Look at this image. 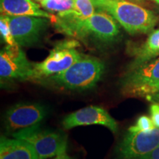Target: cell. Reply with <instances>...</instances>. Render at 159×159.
<instances>
[{"label":"cell","instance_id":"5","mask_svg":"<svg viewBox=\"0 0 159 159\" xmlns=\"http://www.w3.org/2000/svg\"><path fill=\"white\" fill-rule=\"evenodd\" d=\"M12 136L31 144L39 159L52 158L66 152V136L56 131L41 128L39 124L16 131L12 134Z\"/></svg>","mask_w":159,"mask_h":159},{"label":"cell","instance_id":"3","mask_svg":"<svg viewBox=\"0 0 159 159\" xmlns=\"http://www.w3.org/2000/svg\"><path fill=\"white\" fill-rule=\"evenodd\" d=\"M105 71L102 61L94 57L83 55L69 68L47 78L57 86L72 91L94 88Z\"/></svg>","mask_w":159,"mask_h":159},{"label":"cell","instance_id":"25","mask_svg":"<svg viewBox=\"0 0 159 159\" xmlns=\"http://www.w3.org/2000/svg\"><path fill=\"white\" fill-rule=\"evenodd\" d=\"M150 1L154 2H156V3L158 4V5H159V0H150Z\"/></svg>","mask_w":159,"mask_h":159},{"label":"cell","instance_id":"22","mask_svg":"<svg viewBox=\"0 0 159 159\" xmlns=\"http://www.w3.org/2000/svg\"><path fill=\"white\" fill-rule=\"evenodd\" d=\"M52 159H74V158H73L72 157H71L70 156H69V155L66 153V152H63L58 155H57V156H55L54 158Z\"/></svg>","mask_w":159,"mask_h":159},{"label":"cell","instance_id":"16","mask_svg":"<svg viewBox=\"0 0 159 159\" xmlns=\"http://www.w3.org/2000/svg\"><path fill=\"white\" fill-rule=\"evenodd\" d=\"M43 8L57 13L71 11L75 6V0H44L40 2Z\"/></svg>","mask_w":159,"mask_h":159},{"label":"cell","instance_id":"26","mask_svg":"<svg viewBox=\"0 0 159 159\" xmlns=\"http://www.w3.org/2000/svg\"><path fill=\"white\" fill-rule=\"evenodd\" d=\"M36 1H38V2H42V1H44V0H36Z\"/></svg>","mask_w":159,"mask_h":159},{"label":"cell","instance_id":"17","mask_svg":"<svg viewBox=\"0 0 159 159\" xmlns=\"http://www.w3.org/2000/svg\"><path fill=\"white\" fill-rule=\"evenodd\" d=\"M0 33L3 41L7 43V45L14 46L16 45L13 35H12L11 27H10L9 16L7 15H1L0 19Z\"/></svg>","mask_w":159,"mask_h":159},{"label":"cell","instance_id":"7","mask_svg":"<svg viewBox=\"0 0 159 159\" xmlns=\"http://www.w3.org/2000/svg\"><path fill=\"white\" fill-rule=\"evenodd\" d=\"M159 145V128L146 131H128L117 148L122 159H138L150 153Z\"/></svg>","mask_w":159,"mask_h":159},{"label":"cell","instance_id":"1","mask_svg":"<svg viewBox=\"0 0 159 159\" xmlns=\"http://www.w3.org/2000/svg\"><path fill=\"white\" fill-rule=\"evenodd\" d=\"M55 24L61 32L77 39H85L91 35L102 42H111L116 39L119 33L116 20L101 10L85 20L71 16L57 17Z\"/></svg>","mask_w":159,"mask_h":159},{"label":"cell","instance_id":"19","mask_svg":"<svg viewBox=\"0 0 159 159\" xmlns=\"http://www.w3.org/2000/svg\"><path fill=\"white\" fill-rule=\"evenodd\" d=\"M150 114L154 126L159 128V103L152 102L150 106Z\"/></svg>","mask_w":159,"mask_h":159},{"label":"cell","instance_id":"14","mask_svg":"<svg viewBox=\"0 0 159 159\" xmlns=\"http://www.w3.org/2000/svg\"><path fill=\"white\" fill-rule=\"evenodd\" d=\"M134 60L129 66L128 71L137 68L159 55V28L153 30L149 34L146 41L134 49Z\"/></svg>","mask_w":159,"mask_h":159},{"label":"cell","instance_id":"15","mask_svg":"<svg viewBox=\"0 0 159 159\" xmlns=\"http://www.w3.org/2000/svg\"><path fill=\"white\" fill-rule=\"evenodd\" d=\"M71 13L78 19L85 20L95 13V5L92 0H75V6Z\"/></svg>","mask_w":159,"mask_h":159},{"label":"cell","instance_id":"2","mask_svg":"<svg viewBox=\"0 0 159 159\" xmlns=\"http://www.w3.org/2000/svg\"><path fill=\"white\" fill-rule=\"evenodd\" d=\"M99 10L112 16L130 35L145 34L153 30L158 18L153 12L127 0H92Z\"/></svg>","mask_w":159,"mask_h":159},{"label":"cell","instance_id":"23","mask_svg":"<svg viewBox=\"0 0 159 159\" xmlns=\"http://www.w3.org/2000/svg\"><path fill=\"white\" fill-rule=\"evenodd\" d=\"M158 91H159V83L156 85H154V86H152V88L150 89V90H149V92H148V94L147 95V96H148V95H150V94H154V93L158 92Z\"/></svg>","mask_w":159,"mask_h":159},{"label":"cell","instance_id":"13","mask_svg":"<svg viewBox=\"0 0 159 159\" xmlns=\"http://www.w3.org/2000/svg\"><path fill=\"white\" fill-rule=\"evenodd\" d=\"M0 159H39L36 151L29 143L18 139L1 137Z\"/></svg>","mask_w":159,"mask_h":159},{"label":"cell","instance_id":"21","mask_svg":"<svg viewBox=\"0 0 159 159\" xmlns=\"http://www.w3.org/2000/svg\"><path fill=\"white\" fill-rule=\"evenodd\" d=\"M145 98H146L147 100H148L149 102L159 103V91L156 93H154V94L148 95V96H147Z\"/></svg>","mask_w":159,"mask_h":159},{"label":"cell","instance_id":"6","mask_svg":"<svg viewBox=\"0 0 159 159\" xmlns=\"http://www.w3.org/2000/svg\"><path fill=\"white\" fill-rule=\"evenodd\" d=\"M158 83L159 57L128 71L122 79V91L128 96L146 97L150 89Z\"/></svg>","mask_w":159,"mask_h":159},{"label":"cell","instance_id":"12","mask_svg":"<svg viewBox=\"0 0 159 159\" xmlns=\"http://www.w3.org/2000/svg\"><path fill=\"white\" fill-rule=\"evenodd\" d=\"M2 14L12 16H37L50 19L55 22L57 16L41 8L33 0H0Z\"/></svg>","mask_w":159,"mask_h":159},{"label":"cell","instance_id":"11","mask_svg":"<svg viewBox=\"0 0 159 159\" xmlns=\"http://www.w3.org/2000/svg\"><path fill=\"white\" fill-rule=\"evenodd\" d=\"M100 125L116 133L118 125L115 119L104 108L98 106H89L81 108L68 115L63 121L65 129H71L77 126Z\"/></svg>","mask_w":159,"mask_h":159},{"label":"cell","instance_id":"18","mask_svg":"<svg viewBox=\"0 0 159 159\" xmlns=\"http://www.w3.org/2000/svg\"><path fill=\"white\" fill-rule=\"evenodd\" d=\"M155 126L150 117L148 116H141L137 119L136 124L130 128H129L128 131L130 132H137V131H146L150 130L151 129L154 128Z\"/></svg>","mask_w":159,"mask_h":159},{"label":"cell","instance_id":"10","mask_svg":"<svg viewBox=\"0 0 159 159\" xmlns=\"http://www.w3.org/2000/svg\"><path fill=\"white\" fill-rule=\"evenodd\" d=\"M47 109L36 102H21L12 106L5 118V128L14 133L21 129L40 124L47 116Z\"/></svg>","mask_w":159,"mask_h":159},{"label":"cell","instance_id":"4","mask_svg":"<svg viewBox=\"0 0 159 159\" xmlns=\"http://www.w3.org/2000/svg\"><path fill=\"white\" fill-rule=\"evenodd\" d=\"M79 46V43L74 40L57 43L44 61L33 63L27 80H44L69 68L83 56L76 49Z\"/></svg>","mask_w":159,"mask_h":159},{"label":"cell","instance_id":"9","mask_svg":"<svg viewBox=\"0 0 159 159\" xmlns=\"http://www.w3.org/2000/svg\"><path fill=\"white\" fill-rule=\"evenodd\" d=\"M8 16L12 35L20 47H30L39 42L49 22L43 17Z\"/></svg>","mask_w":159,"mask_h":159},{"label":"cell","instance_id":"8","mask_svg":"<svg viewBox=\"0 0 159 159\" xmlns=\"http://www.w3.org/2000/svg\"><path fill=\"white\" fill-rule=\"evenodd\" d=\"M33 66V63L28 61L20 46L6 45L0 52L1 81L27 80Z\"/></svg>","mask_w":159,"mask_h":159},{"label":"cell","instance_id":"24","mask_svg":"<svg viewBox=\"0 0 159 159\" xmlns=\"http://www.w3.org/2000/svg\"><path fill=\"white\" fill-rule=\"evenodd\" d=\"M127 1H129V2H134V3L139 4V3H141V2H143V0H127Z\"/></svg>","mask_w":159,"mask_h":159},{"label":"cell","instance_id":"20","mask_svg":"<svg viewBox=\"0 0 159 159\" xmlns=\"http://www.w3.org/2000/svg\"><path fill=\"white\" fill-rule=\"evenodd\" d=\"M138 159H159V145L153 150L151 151L150 153L147 154Z\"/></svg>","mask_w":159,"mask_h":159}]
</instances>
